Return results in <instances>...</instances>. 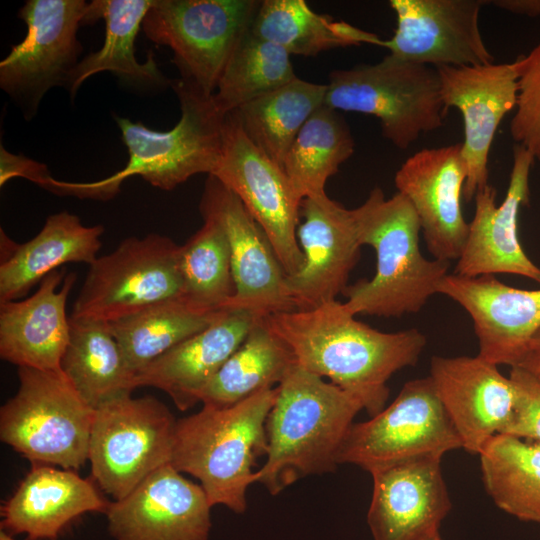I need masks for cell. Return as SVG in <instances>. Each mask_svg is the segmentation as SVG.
<instances>
[{
	"instance_id": "cell-22",
	"label": "cell",
	"mask_w": 540,
	"mask_h": 540,
	"mask_svg": "<svg viewBox=\"0 0 540 540\" xmlns=\"http://www.w3.org/2000/svg\"><path fill=\"white\" fill-rule=\"evenodd\" d=\"M441 459L414 458L371 474L367 522L374 540H422L439 532L451 510Z\"/></svg>"
},
{
	"instance_id": "cell-19",
	"label": "cell",
	"mask_w": 540,
	"mask_h": 540,
	"mask_svg": "<svg viewBox=\"0 0 540 540\" xmlns=\"http://www.w3.org/2000/svg\"><path fill=\"white\" fill-rule=\"evenodd\" d=\"M466 178L461 143L421 149L395 174V186L412 204L436 260H458L463 251L469 233L461 208Z\"/></svg>"
},
{
	"instance_id": "cell-39",
	"label": "cell",
	"mask_w": 540,
	"mask_h": 540,
	"mask_svg": "<svg viewBox=\"0 0 540 540\" xmlns=\"http://www.w3.org/2000/svg\"><path fill=\"white\" fill-rule=\"evenodd\" d=\"M509 378L515 401L500 434L540 442V379L517 366L511 368Z\"/></svg>"
},
{
	"instance_id": "cell-3",
	"label": "cell",
	"mask_w": 540,
	"mask_h": 540,
	"mask_svg": "<svg viewBox=\"0 0 540 540\" xmlns=\"http://www.w3.org/2000/svg\"><path fill=\"white\" fill-rule=\"evenodd\" d=\"M354 211L360 244L375 250L376 272L345 288L346 308L355 316L385 318L420 311L438 294L450 262L422 255L421 226L412 204L399 192L386 199L376 187Z\"/></svg>"
},
{
	"instance_id": "cell-29",
	"label": "cell",
	"mask_w": 540,
	"mask_h": 540,
	"mask_svg": "<svg viewBox=\"0 0 540 540\" xmlns=\"http://www.w3.org/2000/svg\"><path fill=\"white\" fill-rule=\"evenodd\" d=\"M61 371L94 410L137 388L109 324L70 317V338Z\"/></svg>"
},
{
	"instance_id": "cell-24",
	"label": "cell",
	"mask_w": 540,
	"mask_h": 540,
	"mask_svg": "<svg viewBox=\"0 0 540 540\" xmlns=\"http://www.w3.org/2000/svg\"><path fill=\"white\" fill-rule=\"evenodd\" d=\"M77 279L54 270L37 291L20 301L0 303V357L18 367L60 371L70 338L67 298Z\"/></svg>"
},
{
	"instance_id": "cell-30",
	"label": "cell",
	"mask_w": 540,
	"mask_h": 540,
	"mask_svg": "<svg viewBox=\"0 0 540 540\" xmlns=\"http://www.w3.org/2000/svg\"><path fill=\"white\" fill-rule=\"evenodd\" d=\"M296 364L290 349L258 319L243 343L203 388V406L228 407L274 388Z\"/></svg>"
},
{
	"instance_id": "cell-16",
	"label": "cell",
	"mask_w": 540,
	"mask_h": 540,
	"mask_svg": "<svg viewBox=\"0 0 540 540\" xmlns=\"http://www.w3.org/2000/svg\"><path fill=\"white\" fill-rule=\"evenodd\" d=\"M300 217L297 240L304 262L298 272L286 275V287L296 310H308L343 293L362 245L354 209L326 193L304 198Z\"/></svg>"
},
{
	"instance_id": "cell-28",
	"label": "cell",
	"mask_w": 540,
	"mask_h": 540,
	"mask_svg": "<svg viewBox=\"0 0 540 540\" xmlns=\"http://www.w3.org/2000/svg\"><path fill=\"white\" fill-rule=\"evenodd\" d=\"M153 0H94L90 2L86 24L99 19L105 23L102 47L86 55L72 71L67 90L73 99L91 76L109 71L124 84L140 90H159L172 80L159 69L153 53L140 63L135 56V40Z\"/></svg>"
},
{
	"instance_id": "cell-4",
	"label": "cell",
	"mask_w": 540,
	"mask_h": 540,
	"mask_svg": "<svg viewBox=\"0 0 540 540\" xmlns=\"http://www.w3.org/2000/svg\"><path fill=\"white\" fill-rule=\"evenodd\" d=\"M277 387L228 407L203 408L176 422L170 465L199 480L210 504L247 508L257 459L267 454L266 421Z\"/></svg>"
},
{
	"instance_id": "cell-40",
	"label": "cell",
	"mask_w": 540,
	"mask_h": 540,
	"mask_svg": "<svg viewBox=\"0 0 540 540\" xmlns=\"http://www.w3.org/2000/svg\"><path fill=\"white\" fill-rule=\"evenodd\" d=\"M499 9L529 17L540 16V0H491L486 1Z\"/></svg>"
},
{
	"instance_id": "cell-26",
	"label": "cell",
	"mask_w": 540,
	"mask_h": 540,
	"mask_svg": "<svg viewBox=\"0 0 540 540\" xmlns=\"http://www.w3.org/2000/svg\"><path fill=\"white\" fill-rule=\"evenodd\" d=\"M107 502L91 480L74 470L33 464L14 494L1 506V531L28 540H55L76 518L106 511Z\"/></svg>"
},
{
	"instance_id": "cell-2",
	"label": "cell",
	"mask_w": 540,
	"mask_h": 540,
	"mask_svg": "<svg viewBox=\"0 0 540 540\" xmlns=\"http://www.w3.org/2000/svg\"><path fill=\"white\" fill-rule=\"evenodd\" d=\"M266 421L267 454L256 483L276 495L298 479L333 471L341 444L363 409L358 398L297 363L277 386Z\"/></svg>"
},
{
	"instance_id": "cell-32",
	"label": "cell",
	"mask_w": 540,
	"mask_h": 540,
	"mask_svg": "<svg viewBox=\"0 0 540 540\" xmlns=\"http://www.w3.org/2000/svg\"><path fill=\"white\" fill-rule=\"evenodd\" d=\"M479 457L495 505L519 520L540 523V442L497 434Z\"/></svg>"
},
{
	"instance_id": "cell-12",
	"label": "cell",
	"mask_w": 540,
	"mask_h": 540,
	"mask_svg": "<svg viewBox=\"0 0 540 540\" xmlns=\"http://www.w3.org/2000/svg\"><path fill=\"white\" fill-rule=\"evenodd\" d=\"M89 6L84 0H28L19 9L27 33L0 62V87L26 120L51 88H67L83 51L77 32Z\"/></svg>"
},
{
	"instance_id": "cell-25",
	"label": "cell",
	"mask_w": 540,
	"mask_h": 540,
	"mask_svg": "<svg viewBox=\"0 0 540 540\" xmlns=\"http://www.w3.org/2000/svg\"><path fill=\"white\" fill-rule=\"evenodd\" d=\"M260 319L247 310H223L206 328L158 357L136 374V387H155L186 411Z\"/></svg>"
},
{
	"instance_id": "cell-34",
	"label": "cell",
	"mask_w": 540,
	"mask_h": 540,
	"mask_svg": "<svg viewBox=\"0 0 540 540\" xmlns=\"http://www.w3.org/2000/svg\"><path fill=\"white\" fill-rule=\"evenodd\" d=\"M289 55L315 56L338 47L368 44L372 33L313 11L304 0H264L250 28Z\"/></svg>"
},
{
	"instance_id": "cell-6",
	"label": "cell",
	"mask_w": 540,
	"mask_h": 540,
	"mask_svg": "<svg viewBox=\"0 0 540 540\" xmlns=\"http://www.w3.org/2000/svg\"><path fill=\"white\" fill-rule=\"evenodd\" d=\"M16 394L0 409V439L33 464L77 470L88 461L95 410L60 371L18 367Z\"/></svg>"
},
{
	"instance_id": "cell-42",
	"label": "cell",
	"mask_w": 540,
	"mask_h": 540,
	"mask_svg": "<svg viewBox=\"0 0 540 540\" xmlns=\"http://www.w3.org/2000/svg\"><path fill=\"white\" fill-rule=\"evenodd\" d=\"M0 540H17V539L14 536H11L8 533L0 530Z\"/></svg>"
},
{
	"instance_id": "cell-14",
	"label": "cell",
	"mask_w": 540,
	"mask_h": 540,
	"mask_svg": "<svg viewBox=\"0 0 540 540\" xmlns=\"http://www.w3.org/2000/svg\"><path fill=\"white\" fill-rule=\"evenodd\" d=\"M393 36L371 44L400 59L431 66H474L493 62L480 31L486 0H391Z\"/></svg>"
},
{
	"instance_id": "cell-37",
	"label": "cell",
	"mask_w": 540,
	"mask_h": 540,
	"mask_svg": "<svg viewBox=\"0 0 540 540\" xmlns=\"http://www.w3.org/2000/svg\"><path fill=\"white\" fill-rule=\"evenodd\" d=\"M296 77L290 55L249 29L231 53L212 101L221 114L227 115Z\"/></svg>"
},
{
	"instance_id": "cell-13",
	"label": "cell",
	"mask_w": 540,
	"mask_h": 540,
	"mask_svg": "<svg viewBox=\"0 0 540 540\" xmlns=\"http://www.w3.org/2000/svg\"><path fill=\"white\" fill-rule=\"evenodd\" d=\"M212 176L231 190L262 228L286 275L304 262L297 240L302 198L283 169L244 133L235 111L225 116L222 151Z\"/></svg>"
},
{
	"instance_id": "cell-11",
	"label": "cell",
	"mask_w": 540,
	"mask_h": 540,
	"mask_svg": "<svg viewBox=\"0 0 540 540\" xmlns=\"http://www.w3.org/2000/svg\"><path fill=\"white\" fill-rule=\"evenodd\" d=\"M462 448L461 439L429 376L406 382L394 401L369 420L353 423L337 464L370 474L424 456L443 457Z\"/></svg>"
},
{
	"instance_id": "cell-7",
	"label": "cell",
	"mask_w": 540,
	"mask_h": 540,
	"mask_svg": "<svg viewBox=\"0 0 540 540\" xmlns=\"http://www.w3.org/2000/svg\"><path fill=\"white\" fill-rule=\"evenodd\" d=\"M178 97L181 117L168 131L114 116L127 147L126 166L105 178L120 188L130 176H141L152 186L173 190L196 174L212 175L220 160L226 115L207 97L182 79L170 86Z\"/></svg>"
},
{
	"instance_id": "cell-8",
	"label": "cell",
	"mask_w": 540,
	"mask_h": 540,
	"mask_svg": "<svg viewBox=\"0 0 540 540\" xmlns=\"http://www.w3.org/2000/svg\"><path fill=\"white\" fill-rule=\"evenodd\" d=\"M260 5L256 0H153L142 30L172 50L180 79L211 97Z\"/></svg>"
},
{
	"instance_id": "cell-1",
	"label": "cell",
	"mask_w": 540,
	"mask_h": 540,
	"mask_svg": "<svg viewBox=\"0 0 540 540\" xmlns=\"http://www.w3.org/2000/svg\"><path fill=\"white\" fill-rule=\"evenodd\" d=\"M296 363L354 395L372 417L385 408L387 381L414 366L427 340L418 329L382 332L355 319L344 302L262 318Z\"/></svg>"
},
{
	"instance_id": "cell-5",
	"label": "cell",
	"mask_w": 540,
	"mask_h": 540,
	"mask_svg": "<svg viewBox=\"0 0 540 540\" xmlns=\"http://www.w3.org/2000/svg\"><path fill=\"white\" fill-rule=\"evenodd\" d=\"M326 86L324 105L378 118L382 135L401 150L439 129L448 112L437 69L391 54L376 64L334 70Z\"/></svg>"
},
{
	"instance_id": "cell-41",
	"label": "cell",
	"mask_w": 540,
	"mask_h": 540,
	"mask_svg": "<svg viewBox=\"0 0 540 540\" xmlns=\"http://www.w3.org/2000/svg\"><path fill=\"white\" fill-rule=\"evenodd\" d=\"M517 367L528 371L540 379V330L531 339Z\"/></svg>"
},
{
	"instance_id": "cell-38",
	"label": "cell",
	"mask_w": 540,
	"mask_h": 540,
	"mask_svg": "<svg viewBox=\"0 0 540 540\" xmlns=\"http://www.w3.org/2000/svg\"><path fill=\"white\" fill-rule=\"evenodd\" d=\"M518 95L510 134L540 163V40L513 62Z\"/></svg>"
},
{
	"instance_id": "cell-21",
	"label": "cell",
	"mask_w": 540,
	"mask_h": 540,
	"mask_svg": "<svg viewBox=\"0 0 540 540\" xmlns=\"http://www.w3.org/2000/svg\"><path fill=\"white\" fill-rule=\"evenodd\" d=\"M438 294L458 303L472 319L478 355L498 366L515 367L540 330V289L509 286L494 275L447 274Z\"/></svg>"
},
{
	"instance_id": "cell-10",
	"label": "cell",
	"mask_w": 540,
	"mask_h": 540,
	"mask_svg": "<svg viewBox=\"0 0 540 540\" xmlns=\"http://www.w3.org/2000/svg\"><path fill=\"white\" fill-rule=\"evenodd\" d=\"M180 245L157 233L128 237L89 265L70 317L111 323L182 297Z\"/></svg>"
},
{
	"instance_id": "cell-35",
	"label": "cell",
	"mask_w": 540,
	"mask_h": 540,
	"mask_svg": "<svg viewBox=\"0 0 540 540\" xmlns=\"http://www.w3.org/2000/svg\"><path fill=\"white\" fill-rule=\"evenodd\" d=\"M354 152V139L345 119L326 105L305 122L282 163L295 191L304 199L325 192L327 180Z\"/></svg>"
},
{
	"instance_id": "cell-9",
	"label": "cell",
	"mask_w": 540,
	"mask_h": 540,
	"mask_svg": "<svg viewBox=\"0 0 540 540\" xmlns=\"http://www.w3.org/2000/svg\"><path fill=\"white\" fill-rule=\"evenodd\" d=\"M176 422L153 396L115 398L95 410L88 461L94 480L114 500L170 464Z\"/></svg>"
},
{
	"instance_id": "cell-20",
	"label": "cell",
	"mask_w": 540,
	"mask_h": 540,
	"mask_svg": "<svg viewBox=\"0 0 540 540\" xmlns=\"http://www.w3.org/2000/svg\"><path fill=\"white\" fill-rule=\"evenodd\" d=\"M533 162L532 155L516 144L504 201L496 204V189L489 184L476 192L474 217L454 274L476 277L507 273L540 284V267L527 256L518 235L520 208L529 204Z\"/></svg>"
},
{
	"instance_id": "cell-43",
	"label": "cell",
	"mask_w": 540,
	"mask_h": 540,
	"mask_svg": "<svg viewBox=\"0 0 540 540\" xmlns=\"http://www.w3.org/2000/svg\"><path fill=\"white\" fill-rule=\"evenodd\" d=\"M422 540H441V537H440V534L439 532L438 533H435V534H432Z\"/></svg>"
},
{
	"instance_id": "cell-31",
	"label": "cell",
	"mask_w": 540,
	"mask_h": 540,
	"mask_svg": "<svg viewBox=\"0 0 540 540\" xmlns=\"http://www.w3.org/2000/svg\"><path fill=\"white\" fill-rule=\"evenodd\" d=\"M222 311H204L180 297L153 304L108 324L128 367L136 375L206 328Z\"/></svg>"
},
{
	"instance_id": "cell-27",
	"label": "cell",
	"mask_w": 540,
	"mask_h": 540,
	"mask_svg": "<svg viewBox=\"0 0 540 540\" xmlns=\"http://www.w3.org/2000/svg\"><path fill=\"white\" fill-rule=\"evenodd\" d=\"M102 225L85 226L67 211L50 215L31 240L16 244L1 230L0 303L15 301L65 263H87L98 257Z\"/></svg>"
},
{
	"instance_id": "cell-36",
	"label": "cell",
	"mask_w": 540,
	"mask_h": 540,
	"mask_svg": "<svg viewBox=\"0 0 540 540\" xmlns=\"http://www.w3.org/2000/svg\"><path fill=\"white\" fill-rule=\"evenodd\" d=\"M203 225L180 245L182 299L194 307L225 310L235 292L231 251L225 229L212 212L200 209Z\"/></svg>"
},
{
	"instance_id": "cell-15",
	"label": "cell",
	"mask_w": 540,
	"mask_h": 540,
	"mask_svg": "<svg viewBox=\"0 0 540 540\" xmlns=\"http://www.w3.org/2000/svg\"><path fill=\"white\" fill-rule=\"evenodd\" d=\"M200 209L222 223L231 251L235 292L225 310H247L263 318L296 310L286 287V273L262 228L240 199L208 175Z\"/></svg>"
},
{
	"instance_id": "cell-23",
	"label": "cell",
	"mask_w": 540,
	"mask_h": 540,
	"mask_svg": "<svg viewBox=\"0 0 540 540\" xmlns=\"http://www.w3.org/2000/svg\"><path fill=\"white\" fill-rule=\"evenodd\" d=\"M462 448L479 455L508 421L515 401L509 377L477 356H433L430 375Z\"/></svg>"
},
{
	"instance_id": "cell-18",
	"label": "cell",
	"mask_w": 540,
	"mask_h": 540,
	"mask_svg": "<svg viewBox=\"0 0 540 540\" xmlns=\"http://www.w3.org/2000/svg\"><path fill=\"white\" fill-rule=\"evenodd\" d=\"M211 508L200 484L167 464L109 503L107 530L115 540H208Z\"/></svg>"
},
{
	"instance_id": "cell-17",
	"label": "cell",
	"mask_w": 540,
	"mask_h": 540,
	"mask_svg": "<svg viewBox=\"0 0 540 540\" xmlns=\"http://www.w3.org/2000/svg\"><path fill=\"white\" fill-rule=\"evenodd\" d=\"M445 108L462 115L461 153L467 178L463 198L471 201L488 185V159L496 131L506 114L515 109L517 73L512 63L437 67Z\"/></svg>"
},
{
	"instance_id": "cell-33",
	"label": "cell",
	"mask_w": 540,
	"mask_h": 540,
	"mask_svg": "<svg viewBox=\"0 0 540 540\" xmlns=\"http://www.w3.org/2000/svg\"><path fill=\"white\" fill-rule=\"evenodd\" d=\"M326 89V84L296 77L234 111L250 141L282 168L285 155L299 131L324 105Z\"/></svg>"
}]
</instances>
